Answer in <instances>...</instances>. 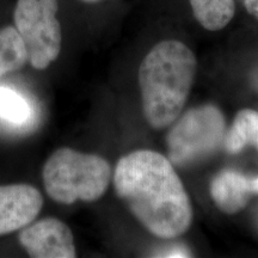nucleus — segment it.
I'll list each match as a JSON object with an SVG mask.
<instances>
[{
    "label": "nucleus",
    "instance_id": "nucleus-7",
    "mask_svg": "<svg viewBox=\"0 0 258 258\" xmlns=\"http://www.w3.org/2000/svg\"><path fill=\"white\" fill-rule=\"evenodd\" d=\"M43 207L40 190L30 184L0 185V237L35 220Z\"/></svg>",
    "mask_w": 258,
    "mask_h": 258
},
{
    "label": "nucleus",
    "instance_id": "nucleus-2",
    "mask_svg": "<svg viewBox=\"0 0 258 258\" xmlns=\"http://www.w3.org/2000/svg\"><path fill=\"white\" fill-rule=\"evenodd\" d=\"M198 61L184 43L161 41L139 69L143 111L148 124L164 129L172 124L188 99Z\"/></svg>",
    "mask_w": 258,
    "mask_h": 258
},
{
    "label": "nucleus",
    "instance_id": "nucleus-16",
    "mask_svg": "<svg viewBox=\"0 0 258 258\" xmlns=\"http://www.w3.org/2000/svg\"><path fill=\"white\" fill-rule=\"evenodd\" d=\"M84 2H89V3H93V2H98V0H84Z\"/></svg>",
    "mask_w": 258,
    "mask_h": 258
},
{
    "label": "nucleus",
    "instance_id": "nucleus-6",
    "mask_svg": "<svg viewBox=\"0 0 258 258\" xmlns=\"http://www.w3.org/2000/svg\"><path fill=\"white\" fill-rule=\"evenodd\" d=\"M18 240L32 258H74L76 244L71 228L56 218L32 221L19 230Z\"/></svg>",
    "mask_w": 258,
    "mask_h": 258
},
{
    "label": "nucleus",
    "instance_id": "nucleus-15",
    "mask_svg": "<svg viewBox=\"0 0 258 258\" xmlns=\"http://www.w3.org/2000/svg\"><path fill=\"white\" fill-rule=\"evenodd\" d=\"M251 188H252L253 194H258V176L256 178L251 179Z\"/></svg>",
    "mask_w": 258,
    "mask_h": 258
},
{
    "label": "nucleus",
    "instance_id": "nucleus-1",
    "mask_svg": "<svg viewBox=\"0 0 258 258\" xmlns=\"http://www.w3.org/2000/svg\"><path fill=\"white\" fill-rule=\"evenodd\" d=\"M118 198L146 230L161 239L185 233L192 209L172 163L160 153L139 150L122 157L114 172Z\"/></svg>",
    "mask_w": 258,
    "mask_h": 258
},
{
    "label": "nucleus",
    "instance_id": "nucleus-9",
    "mask_svg": "<svg viewBox=\"0 0 258 258\" xmlns=\"http://www.w3.org/2000/svg\"><path fill=\"white\" fill-rule=\"evenodd\" d=\"M224 144L226 151L232 154L241 152L247 145H252L258 150V112L251 109L238 112Z\"/></svg>",
    "mask_w": 258,
    "mask_h": 258
},
{
    "label": "nucleus",
    "instance_id": "nucleus-8",
    "mask_svg": "<svg viewBox=\"0 0 258 258\" xmlns=\"http://www.w3.org/2000/svg\"><path fill=\"white\" fill-rule=\"evenodd\" d=\"M251 179L235 170H224L213 179L211 195L226 214H235L247 205L252 195Z\"/></svg>",
    "mask_w": 258,
    "mask_h": 258
},
{
    "label": "nucleus",
    "instance_id": "nucleus-4",
    "mask_svg": "<svg viewBox=\"0 0 258 258\" xmlns=\"http://www.w3.org/2000/svg\"><path fill=\"white\" fill-rule=\"evenodd\" d=\"M225 137V117L217 106L190 109L167 133L169 160L175 166H188L215 152Z\"/></svg>",
    "mask_w": 258,
    "mask_h": 258
},
{
    "label": "nucleus",
    "instance_id": "nucleus-5",
    "mask_svg": "<svg viewBox=\"0 0 258 258\" xmlns=\"http://www.w3.org/2000/svg\"><path fill=\"white\" fill-rule=\"evenodd\" d=\"M57 0H18L15 28L35 70L48 69L60 55L62 32L57 19Z\"/></svg>",
    "mask_w": 258,
    "mask_h": 258
},
{
    "label": "nucleus",
    "instance_id": "nucleus-12",
    "mask_svg": "<svg viewBox=\"0 0 258 258\" xmlns=\"http://www.w3.org/2000/svg\"><path fill=\"white\" fill-rule=\"evenodd\" d=\"M29 103L14 90L0 86V120L14 124L25 123L30 117Z\"/></svg>",
    "mask_w": 258,
    "mask_h": 258
},
{
    "label": "nucleus",
    "instance_id": "nucleus-10",
    "mask_svg": "<svg viewBox=\"0 0 258 258\" xmlns=\"http://www.w3.org/2000/svg\"><path fill=\"white\" fill-rule=\"evenodd\" d=\"M194 16L203 28L217 31L225 28L233 18L234 0H189Z\"/></svg>",
    "mask_w": 258,
    "mask_h": 258
},
{
    "label": "nucleus",
    "instance_id": "nucleus-13",
    "mask_svg": "<svg viewBox=\"0 0 258 258\" xmlns=\"http://www.w3.org/2000/svg\"><path fill=\"white\" fill-rule=\"evenodd\" d=\"M164 254H160L163 257H190V252L188 249L183 246H173L171 249L166 250Z\"/></svg>",
    "mask_w": 258,
    "mask_h": 258
},
{
    "label": "nucleus",
    "instance_id": "nucleus-3",
    "mask_svg": "<svg viewBox=\"0 0 258 258\" xmlns=\"http://www.w3.org/2000/svg\"><path fill=\"white\" fill-rule=\"evenodd\" d=\"M48 196L61 205L95 202L104 195L111 166L103 157L61 147L48 158L42 171Z\"/></svg>",
    "mask_w": 258,
    "mask_h": 258
},
{
    "label": "nucleus",
    "instance_id": "nucleus-14",
    "mask_svg": "<svg viewBox=\"0 0 258 258\" xmlns=\"http://www.w3.org/2000/svg\"><path fill=\"white\" fill-rule=\"evenodd\" d=\"M246 11L258 19V0H243Z\"/></svg>",
    "mask_w": 258,
    "mask_h": 258
},
{
    "label": "nucleus",
    "instance_id": "nucleus-11",
    "mask_svg": "<svg viewBox=\"0 0 258 258\" xmlns=\"http://www.w3.org/2000/svg\"><path fill=\"white\" fill-rule=\"evenodd\" d=\"M29 62L27 49L15 27L0 28V78Z\"/></svg>",
    "mask_w": 258,
    "mask_h": 258
}]
</instances>
